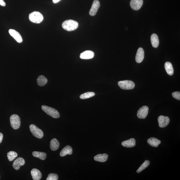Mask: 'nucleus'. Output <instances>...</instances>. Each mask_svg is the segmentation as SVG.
I'll return each instance as SVG.
<instances>
[{
	"instance_id": "nucleus-1",
	"label": "nucleus",
	"mask_w": 180,
	"mask_h": 180,
	"mask_svg": "<svg viewBox=\"0 0 180 180\" xmlns=\"http://www.w3.org/2000/svg\"><path fill=\"white\" fill-rule=\"evenodd\" d=\"M62 26L64 29L70 32L76 30L79 27V23L74 20H68L63 23Z\"/></svg>"
},
{
	"instance_id": "nucleus-2",
	"label": "nucleus",
	"mask_w": 180,
	"mask_h": 180,
	"mask_svg": "<svg viewBox=\"0 0 180 180\" xmlns=\"http://www.w3.org/2000/svg\"><path fill=\"white\" fill-rule=\"evenodd\" d=\"M29 19L30 22L33 23H40L43 21L44 17L39 12L34 11L30 14Z\"/></svg>"
},
{
	"instance_id": "nucleus-3",
	"label": "nucleus",
	"mask_w": 180,
	"mask_h": 180,
	"mask_svg": "<svg viewBox=\"0 0 180 180\" xmlns=\"http://www.w3.org/2000/svg\"><path fill=\"white\" fill-rule=\"evenodd\" d=\"M41 108L45 113L52 117L58 118L60 117V113L55 109L44 105L42 106Z\"/></svg>"
},
{
	"instance_id": "nucleus-4",
	"label": "nucleus",
	"mask_w": 180,
	"mask_h": 180,
	"mask_svg": "<svg viewBox=\"0 0 180 180\" xmlns=\"http://www.w3.org/2000/svg\"><path fill=\"white\" fill-rule=\"evenodd\" d=\"M11 126L15 129H18L20 127L21 124L20 119L19 116L14 114L11 116L10 118Z\"/></svg>"
},
{
	"instance_id": "nucleus-5",
	"label": "nucleus",
	"mask_w": 180,
	"mask_h": 180,
	"mask_svg": "<svg viewBox=\"0 0 180 180\" xmlns=\"http://www.w3.org/2000/svg\"><path fill=\"white\" fill-rule=\"evenodd\" d=\"M118 85L121 89L124 90L133 89L135 86L133 82L129 80L120 81L118 82Z\"/></svg>"
},
{
	"instance_id": "nucleus-6",
	"label": "nucleus",
	"mask_w": 180,
	"mask_h": 180,
	"mask_svg": "<svg viewBox=\"0 0 180 180\" xmlns=\"http://www.w3.org/2000/svg\"><path fill=\"white\" fill-rule=\"evenodd\" d=\"M30 131L33 136L38 139H41L44 136V133L41 130L34 124H31L30 126Z\"/></svg>"
},
{
	"instance_id": "nucleus-7",
	"label": "nucleus",
	"mask_w": 180,
	"mask_h": 180,
	"mask_svg": "<svg viewBox=\"0 0 180 180\" xmlns=\"http://www.w3.org/2000/svg\"><path fill=\"white\" fill-rule=\"evenodd\" d=\"M148 110L149 108L147 106H142L137 112V117L140 119H145L148 115Z\"/></svg>"
},
{
	"instance_id": "nucleus-8",
	"label": "nucleus",
	"mask_w": 180,
	"mask_h": 180,
	"mask_svg": "<svg viewBox=\"0 0 180 180\" xmlns=\"http://www.w3.org/2000/svg\"><path fill=\"white\" fill-rule=\"evenodd\" d=\"M159 126L161 128L166 127L169 124L170 119L169 117L160 115L158 118Z\"/></svg>"
},
{
	"instance_id": "nucleus-9",
	"label": "nucleus",
	"mask_w": 180,
	"mask_h": 180,
	"mask_svg": "<svg viewBox=\"0 0 180 180\" xmlns=\"http://www.w3.org/2000/svg\"><path fill=\"white\" fill-rule=\"evenodd\" d=\"M100 6V3L98 0H94L89 11V15L92 16L95 15Z\"/></svg>"
},
{
	"instance_id": "nucleus-10",
	"label": "nucleus",
	"mask_w": 180,
	"mask_h": 180,
	"mask_svg": "<svg viewBox=\"0 0 180 180\" xmlns=\"http://www.w3.org/2000/svg\"><path fill=\"white\" fill-rule=\"evenodd\" d=\"M9 33L11 37H12L15 41L18 43H22V39L20 33L15 30L10 29L9 30Z\"/></svg>"
},
{
	"instance_id": "nucleus-11",
	"label": "nucleus",
	"mask_w": 180,
	"mask_h": 180,
	"mask_svg": "<svg viewBox=\"0 0 180 180\" xmlns=\"http://www.w3.org/2000/svg\"><path fill=\"white\" fill-rule=\"evenodd\" d=\"M143 4V0H131L130 2V5L131 8L136 11L140 9Z\"/></svg>"
},
{
	"instance_id": "nucleus-12",
	"label": "nucleus",
	"mask_w": 180,
	"mask_h": 180,
	"mask_svg": "<svg viewBox=\"0 0 180 180\" xmlns=\"http://www.w3.org/2000/svg\"><path fill=\"white\" fill-rule=\"evenodd\" d=\"M25 163V160L22 158L19 157L14 161L13 166L14 169L16 170H18L20 169V167L24 165Z\"/></svg>"
},
{
	"instance_id": "nucleus-13",
	"label": "nucleus",
	"mask_w": 180,
	"mask_h": 180,
	"mask_svg": "<svg viewBox=\"0 0 180 180\" xmlns=\"http://www.w3.org/2000/svg\"><path fill=\"white\" fill-rule=\"evenodd\" d=\"M144 57V52L143 48H139L137 52L136 57V60L138 63H140L143 61Z\"/></svg>"
},
{
	"instance_id": "nucleus-14",
	"label": "nucleus",
	"mask_w": 180,
	"mask_h": 180,
	"mask_svg": "<svg viewBox=\"0 0 180 180\" xmlns=\"http://www.w3.org/2000/svg\"><path fill=\"white\" fill-rule=\"evenodd\" d=\"M136 144V141L133 138L127 140L123 141L122 145L125 147L131 148L134 147Z\"/></svg>"
},
{
	"instance_id": "nucleus-15",
	"label": "nucleus",
	"mask_w": 180,
	"mask_h": 180,
	"mask_svg": "<svg viewBox=\"0 0 180 180\" xmlns=\"http://www.w3.org/2000/svg\"><path fill=\"white\" fill-rule=\"evenodd\" d=\"M31 174L34 180H39L41 178V172L39 170L37 169H33L31 172Z\"/></svg>"
},
{
	"instance_id": "nucleus-16",
	"label": "nucleus",
	"mask_w": 180,
	"mask_h": 180,
	"mask_svg": "<svg viewBox=\"0 0 180 180\" xmlns=\"http://www.w3.org/2000/svg\"><path fill=\"white\" fill-rule=\"evenodd\" d=\"M72 153V147L67 146L64 148L61 151L60 155L61 157H65L67 155H71Z\"/></svg>"
},
{
	"instance_id": "nucleus-17",
	"label": "nucleus",
	"mask_w": 180,
	"mask_h": 180,
	"mask_svg": "<svg viewBox=\"0 0 180 180\" xmlns=\"http://www.w3.org/2000/svg\"><path fill=\"white\" fill-rule=\"evenodd\" d=\"M108 155L107 154H98L94 157V159L97 162H106L108 159Z\"/></svg>"
},
{
	"instance_id": "nucleus-18",
	"label": "nucleus",
	"mask_w": 180,
	"mask_h": 180,
	"mask_svg": "<svg viewBox=\"0 0 180 180\" xmlns=\"http://www.w3.org/2000/svg\"><path fill=\"white\" fill-rule=\"evenodd\" d=\"M94 53L93 51H85L80 54V58L82 59H90L93 58Z\"/></svg>"
},
{
	"instance_id": "nucleus-19",
	"label": "nucleus",
	"mask_w": 180,
	"mask_h": 180,
	"mask_svg": "<svg viewBox=\"0 0 180 180\" xmlns=\"http://www.w3.org/2000/svg\"><path fill=\"white\" fill-rule=\"evenodd\" d=\"M148 143L150 146L153 147L157 148L161 143L160 141L155 137H151L147 141Z\"/></svg>"
},
{
	"instance_id": "nucleus-20",
	"label": "nucleus",
	"mask_w": 180,
	"mask_h": 180,
	"mask_svg": "<svg viewBox=\"0 0 180 180\" xmlns=\"http://www.w3.org/2000/svg\"><path fill=\"white\" fill-rule=\"evenodd\" d=\"M151 42L152 46L155 48H157L159 44V40L157 34H154L151 37Z\"/></svg>"
},
{
	"instance_id": "nucleus-21",
	"label": "nucleus",
	"mask_w": 180,
	"mask_h": 180,
	"mask_svg": "<svg viewBox=\"0 0 180 180\" xmlns=\"http://www.w3.org/2000/svg\"><path fill=\"white\" fill-rule=\"evenodd\" d=\"M60 146V143L56 139H52L50 142V147L53 151H56L58 149Z\"/></svg>"
},
{
	"instance_id": "nucleus-22",
	"label": "nucleus",
	"mask_w": 180,
	"mask_h": 180,
	"mask_svg": "<svg viewBox=\"0 0 180 180\" xmlns=\"http://www.w3.org/2000/svg\"><path fill=\"white\" fill-rule=\"evenodd\" d=\"M165 68L167 74L172 75L174 74V70L172 64L169 62L165 63Z\"/></svg>"
},
{
	"instance_id": "nucleus-23",
	"label": "nucleus",
	"mask_w": 180,
	"mask_h": 180,
	"mask_svg": "<svg viewBox=\"0 0 180 180\" xmlns=\"http://www.w3.org/2000/svg\"><path fill=\"white\" fill-rule=\"evenodd\" d=\"M32 155L34 157L39 158L42 160H44L46 158V154L44 152L34 151L32 153Z\"/></svg>"
},
{
	"instance_id": "nucleus-24",
	"label": "nucleus",
	"mask_w": 180,
	"mask_h": 180,
	"mask_svg": "<svg viewBox=\"0 0 180 180\" xmlns=\"http://www.w3.org/2000/svg\"><path fill=\"white\" fill-rule=\"evenodd\" d=\"M37 84L39 86H45L47 82L46 78L43 75H40L37 79Z\"/></svg>"
},
{
	"instance_id": "nucleus-25",
	"label": "nucleus",
	"mask_w": 180,
	"mask_h": 180,
	"mask_svg": "<svg viewBox=\"0 0 180 180\" xmlns=\"http://www.w3.org/2000/svg\"><path fill=\"white\" fill-rule=\"evenodd\" d=\"M18 156V153L15 151H10L7 153V157L10 162L13 161Z\"/></svg>"
},
{
	"instance_id": "nucleus-26",
	"label": "nucleus",
	"mask_w": 180,
	"mask_h": 180,
	"mask_svg": "<svg viewBox=\"0 0 180 180\" xmlns=\"http://www.w3.org/2000/svg\"><path fill=\"white\" fill-rule=\"evenodd\" d=\"M150 161L148 160H146L139 168V169L137 170L136 172L137 173H139L144 169H145L146 168L148 167L150 165Z\"/></svg>"
},
{
	"instance_id": "nucleus-27",
	"label": "nucleus",
	"mask_w": 180,
	"mask_h": 180,
	"mask_svg": "<svg viewBox=\"0 0 180 180\" xmlns=\"http://www.w3.org/2000/svg\"><path fill=\"white\" fill-rule=\"evenodd\" d=\"M95 94L94 92H89L83 94L80 96V98L81 99H86L91 98L95 96Z\"/></svg>"
},
{
	"instance_id": "nucleus-28",
	"label": "nucleus",
	"mask_w": 180,
	"mask_h": 180,
	"mask_svg": "<svg viewBox=\"0 0 180 180\" xmlns=\"http://www.w3.org/2000/svg\"><path fill=\"white\" fill-rule=\"evenodd\" d=\"M58 176L57 174H56L51 173L49 174L48 177L46 179V180H57L58 179Z\"/></svg>"
},
{
	"instance_id": "nucleus-29",
	"label": "nucleus",
	"mask_w": 180,
	"mask_h": 180,
	"mask_svg": "<svg viewBox=\"0 0 180 180\" xmlns=\"http://www.w3.org/2000/svg\"><path fill=\"white\" fill-rule=\"evenodd\" d=\"M172 96L174 98L177 100H180V92L179 91H176L173 92Z\"/></svg>"
},
{
	"instance_id": "nucleus-30",
	"label": "nucleus",
	"mask_w": 180,
	"mask_h": 180,
	"mask_svg": "<svg viewBox=\"0 0 180 180\" xmlns=\"http://www.w3.org/2000/svg\"><path fill=\"white\" fill-rule=\"evenodd\" d=\"M0 5L3 6H6L5 2L4 1V0H0Z\"/></svg>"
},
{
	"instance_id": "nucleus-31",
	"label": "nucleus",
	"mask_w": 180,
	"mask_h": 180,
	"mask_svg": "<svg viewBox=\"0 0 180 180\" xmlns=\"http://www.w3.org/2000/svg\"><path fill=\"white\" fill-rule=\"evenodd\" d=\"M3 134L0 132V143H1L2 141V139H3Z\"/></svg>"
},
{
	"instance_id": "nucleus-32",
	"label": "nucleus",
	"mask_w": 180,
	"mask_h": 180,
	"mask_svg": "<svg viewBox=\"0 0 180 180\" xmlns=\"http://www.w3.org/2000/svg\"><path fill=\"white\" fill-rule=\"evenodd\" d=\"M60 0H53V2L54 3L56 4L58 3V2L60 1Z\"/></svg>"
}]
</instances>
